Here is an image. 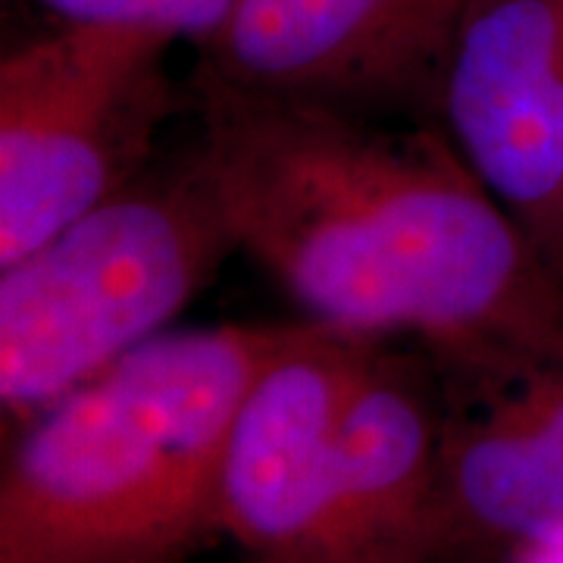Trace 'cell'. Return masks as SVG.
<instances>
[{"instance_id":"6da1fadb","label":"cell","mask_w":563,"mask_h":563,"mask_svg":"<svg viewBox=\"0 0 563 563\" xmlns=\"http://www.w3.org/2000/svg\"><path fill=\"white\" fill-rule=\"evenodd\" d=\"M195 141L235 251L344 335L444 373L563 339L558 282L442 129L198 76Z\"/></svg>"},{"instance_id":"7a4b0ae2","label":"cell","mask_w":563,"mask_h":563,"mask_svg":"<svg viewBox=\"0 0 563 563\" xmlns=\"http://www.w3.org/2000/svg\"><path fill=\"white\" fill-rule=\"evenodd\" d=\"M288 329H169L22 420L0 563L185 561L220 529L229 426Z\"/></svg>"},{"instance_id":"3957f363","label":"cell","mask_w":563,"mask_h":563,"mask_svg":"<svg viewBox=\"0 0 563 563\" xmlns=\"http://www.w3.org/2000/svg\"><path fill=\"white\" fill-rule=\"evenodd\" d=\"M235 254L198 147L151 161L20 261L0 266V404L41 407L161 339Z\"/></svg>"},{"instance_id":"277c9868","label":"cell","mask_w":563,"mask_h":563,"mask_svg":"<svg viewBox=\"0 0 563 563\" xmlns=\"http://www.w3.org/2000/svg\"><path fill=\"white\" fill-rule=\"evenodd\" d=\"M173 44L135 22H63L0 60V266L154 161Z\"/></svg>"},{"instance_id":"5b68a950","label":"cell","mask_w":563,"mask_h":563,"mask_svg":"<svg viewBox=\"0 0 563 563\" xmlns=\"http://www.w3.org/2000/svg\"><path fill=\"white\" fill-rule=\"evenodd\" d=\"M373 339L288 329L229 426L220 529L257 563H332L342 420Z\"/></svg>"},{"instance_id":"8992f818","label":"cell","mask_w":563,"mask_h":563,"mask_svg":"<svg viewBox=\"0 0 563 563\" xmlns=\"http://www.w3.org/2000/svg\"><path fill=\"white\" fill-rule=\"evenodd\" d=\"M432 113L554 276L563 244V0H473Z\"/></svg>"},{"instance_id":"52a82bcc","label":"cell","mask_w":563,"mask_h":563,"mask_svg":"<svg viewBox=\"0 0 563 563\" xmlns=\"http://www.w3.org/2000/svg\"><path fill=\"white\" fill-rule=\"evenodd\" d=\"M473 0H239L201 73L244 91L361 113L432 107Z\"/></svg>"},{"instance_id":"ba28073f","label":"cell","mask_w":563,"mask_h":563,"mask_svg":"<svg viewBox=\"0 0 563 563\" xmlns=\"http://www.w3.org/2000/svg\"><path fill=\"white\" fill-rule=\"evenodd\" d=\"M451 376L432 558L563 544V339Z\"/></svg>"},{"instance_id":"9c48e42d","label":"cell","mask_w":563,"mask_h":563,"mask_svg":"<svg viewBox=\"0 0 563 563\" xmlns=\"http://www.w3.org/2000/svg\"><path fill=\"white\" fill-rule=\"evenodd\" d=\"M442 426L432 366L373 344L342 420L332 563L432 561Z\"/></svg>"},{"instance_id":"30bf717a","label":"cell","mask_w":563,"mask_h":563,"mask_svg":"<svg viewBox=\"0 0 563 563\" xmlns=\"http://www.w3.org/2000/svg\"><path fill=\"white\" fill-rule=\"evenodd\" d=\"M529 561L526 563H563V544L561 548H536V551H526Z\"/></svg>"},{"instance_id":"8fae6325","label":"cell","mask_w":563,"mask_h":563,"mask_svg":"<svg viewBox=\"0 0 563 563\" xmlns=\"http://www.w3.org/2000/svg\"><path fill=\"white\" fill-rule=\"evenodd\" d=\"M554 282H558V291H561V303H563V244L558 261H554Z\"/></svg>"}]
</instances>
